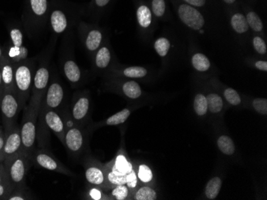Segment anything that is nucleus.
I'll use <instances>...</instances> for the list:
<instances>
[{
	"label": "nucleus",
	"instance_id": "nucleus-17",
	"mask_svg": "<svg viewBox=\"0 0 267 200\" xmlns=\"http://www.w3.org/2000/svg\"><path fill=\"white\" fill-rule=\"evenodd\" d=\"M132 170H133V167L132 163L128 161L124 155H119L115 159V163L111 172H113L116 175L123 176L132 172Z\"/></svg>",
	"mask_w": 267,
	"mask_h": 200
},
{
	"label": "nucleus",
	"instance_id": "nucleus-20",
	"mask_svg": "<svg viewBox=\"0 0 267 200\" xmlns=\"http://www.w3.org/2000/svg\"><path fill=\"white\" fill-rule=\"evenodd\" d=\"M103 39V35L100 31L97 30H93L88 33V35L86 39V47L90 51H95L99 46Z\"/></svg>",
	"mask_w": 267,
	"mask_h": 200
},
{
	"label": "nucleus",
	"instance_id": "nucleus-43",
	"mask_svg": "<svg viewBox=\"0 0 267 200\" xmlns=\"http://www.w3.org/2000/svg\"><path fill=\"white\" fill-rule=\"evenodd\" d=\"M137 183H138L137 176H136L134 170L133 169L132 172L128 173V181H127L126 185H128L129 188H135V187L137 186Z\"/></svg>",
	"mask_w": 267,
	"mask_h": 200
},
{
	"label": "nucleus",
	"instance_id": "nucleus-27",
	"mask_svg": "<svg viewBox=\"0 0 267 200\" xmlns=\"http://www.w3.org/2000/svg\"><path fill=\"white\" fill-rule=\"evenodd\" d=\"M218 146L221 151L226 155H232L235 150L234 142L227 136H221L218 138Z\"/></svg>",
	"mask_w": 267,
	"mask_h": 200
},
{
	"label": "nucleus",
	"instance_id": "nucleus-31",
	"mask_svg": "<svg viewBox=\"0 0 267 200\" xmlns=\"http://www.w3.org/2000/svg\"><path fill=\"white\" fill-rule=\"evenodd\" d=\"M246 18H247L249 27H251V28L253 29L254 31H257V32L263 31V22L256 13L254 12V11H250Z\"/></svg>",
	"mask_w": 267,
	"mask_h": 200
},
{
	"label": "nucleus",
	"instance_id": "nucleus-29",
	"mask_svg": "<svg viewBox=\"0 0 267 200\" xmlns=\"http://www.w3.org/2000/svg\"><path fill=\"white\" fill-rule=\"evenodd\" d=\"M30 6L33 14L36 16H43L48 9L47 0H30Z\"/></svg>",
	"mask_w": 267,
	"mask_h": 200
},
{
	"label": "nucleus",
	"instance_id": "nucleus-18",
	"mask_svg": "<svg viewBox=\"0 0 267 200\" xmlns=\"http://www.w3.org/2000/svg\"><path fill=\"white\" fill-rule=\"evenodd\" d=\"M137 19H138V24L140 27L143 28H147L150 27L152 21V14L150 11V8L145 5H141L138 6L137 10Z\"/></svg>",
	"mask_w": 267,
	"mask_h": 200
},
{
	"label": "nucleus",
	"instance_id": "nucleus-35",
	"mask_svg": "<svg viewBox=\"0 0 267 200\" xmlns=\"http://www.w3.org/2000/svg\"><path fill=\"white\" fill-rule=\"evenodd\" d=\"M138 176L139 180L143 183H149L153 179V173L147 165L142 164L138 168Z\"/></svg>",
	"mask_w": 267,
	"mask_h": 200
},
{
	"label": "nucleus",
	"instance_id": "nucleus-38",
	"mask_svg": "<svg viewBox=\"0 0 267 200\" xmlns=\"http://www.w3.org/2000/svg\"><path fill=\"white\" fill-rule=\"evenodd\" d=\"M152 10L155 16L162 17L166 11L164 0H152Z\"/></svg>",
	"mask_w": 267,
	"mask_h": 200
},
{
	"label": "nucleus",
	"instance_id": "nucleus-46",
	"mask_svg": "<svg viewBox=\"0 0 267 200\" xmlns=\"http://www.w3.org/2000/svg\"><path fill=\"white\" fill-rule=\"evenodd\" d=\"M255 67L263 71H267V62L265 61H259L255 63Z\"/></svg>",
	"mask_w": 267,
	"mask_h": 200
},
{
	"label": "nucleus",
	"instance_id": "nucleus-45",
	"mask_svg": "<svg viewBox=\"0 0 267 200\" xmlns=\"http://www.w3.org/2000/svg\"><path fill=\"white\" fill-rule=\"evenodd\" d=\"M187 4L192 6H203L205 4V0H184Z\"/></svg>",
	"mask_w": 267,
	"mask_h": 200
},
{
	"label": "nucleus",
	"instance_id": "nucleus-2",
	"mask_svg": "<svg viewBox=\"0 0 267 200\" xmlns=\"http://www.w3.org/2000/svg\"><path fill=\"white\" fill-rule=\"evenodd\" d=\"M30 159L28 155L20 151L2 161L6 177L12 188V192H22L24 189Z\"/></svg>",
	"mask_w": 267,
	"mask_h": 200
},
{
	"label": "nucleus",
	"instance_id": "nucleus-8",
	"mask_svg": "<svg viewBox=\"0 0 267 200\" xmlns=\"http://www.w3.org/2000/svg\"><path fill=\"white\" fill-rule=\"evenodd\" d=\"M64 99V90L59 82H53L46 91L42 100L41 107L45 109H57Z\"/></svg>",
	"mask_w": 267,
	"mask_h": 200
},
{
	"label": "nucleus",
	"instance_id": "nucleus-10",
	"mask_svg": "<svg viewBox=\"0 0 267 200\" xmlns=\"http://www.w3.org/2000/svg\"><path fill=\"white\" fill-rule=\"evenodd\" d=\"M32 155H33L34 161L40 168L49 170V171H56L61 173L68 174V175L70 174L64 165H62L60 162L56 160L51 154L48 153L47 151L40 150L32 154Z\"/></svg>",
	"mask_w": 267,
	"mask_h": 200
},
{
	"label": "nucleus",
	"instance_id": "nucleus-6",
	"mask_svg": "<svg viewBox=\"0 0 267 200\" xmlns=\"http://www.w3.org/2000/svg\"><path fill=\"white\" fill-rule=\"evenodd\" d=\"M20 151H23V149L19 128L14 125L10 129H5V141L2 151V162Z\"/></svg>",
	"mask_w": 267,
	"mask_h": 200
},
{
	"label": "nucleus",
	"instance_id": "nucleus-25",
	"mask_svg": "<svg viewBox=\"0 0 267 200\" xmlns=\"http://www.w3.org/2000/svg\"><path fill=\"white\" fill-rule=\"evenodd\" d=\"M111 61V52L107 47H102L99 50L95 57V63L100 69H104L109 65Z\"/></svg>",
	"mask_w": 267,
	"mask_h": 200
},
{
	"label": "nucleus",
	"instance_id": "nucleus-48",
	"mask_svg": "<svg viewBox=\"0 0 267 200\" xmlns=\"http://www.w3.org/2000/svg\"><path fill=\"white\" fill-rule=\"evenodd\" d=\"M111 0H95V4L99 7H103L109 3Z\"/></svg>",
	"mask_w": 267,
	"mask_h": 200
},
{
	"label": "nucleus",
	"instance_id": "nucleus-12",
	"mask_svg": "<svg viewBox=\"0 0 267 200\" xmlns=\"http://www.w3.org/2000/svg\"><path fill=\"white\" fill-rule=\"evenodd\" d=\"M14 69L15 64L3 54L2 59L0 60V70L2 75V84L4 90H14Z\"/></svg>",
	"mask_w": 267,
	"mask_h": 200
},
{
	"label": "nucleus",
	"instance_id": "nucleus-34",
	"mask_svg": "<svg viewBox=\"0 0 267 200\" xmlns=\"http://www.w3.org/2000/svg\"><path fill=\"white\" fill-rule=\"evenodd\" d=\"M156 192L149 187H142L135 194L137 200H156Z\"/></svg>",
	"mask_w": 267,
	"mask_h": 200
},
{
	"label": "nucleus",
	"instance_id": "nucleus-41",
	"mask_svg": "<svg viewBox=\"0 0 267 200\" xmlns=\"http://www.w3.org/2000/svg\"><path fill=\"white\" fill-rule=\"evenodd\" d=\"M253 44L256 51L261 54H265L267 53V45L263 39L260 37H255L253 40Z\"/></svg>",
	"mask_w": 267,
	"mask_h": 200
},
{
	"label": "nucleus",
	"instance_id": "nucleus-19",
	"mask_svg": "<svg viewBox=\"0 0 267 200\" xmlns=\"http://www.w3.org/2000/svg\"><path fill=\"white\" fill-rule=\"evenodd\" d=\"M231 26L234 31L239 34L247 32L248 31L249 25L247 18L241 13H236L233 15L230 20Z\"/></svg>",
	"mask_w": 267,
	"mask_h": 200
},
{
	"label": "nucleus",
	"instance_id": "nucleus-7",
	"mask_svg": "<svg viewBox=\"0 0 267 200\" xmlns=\"http://www.w3.org/2000/svg\"><path fill=\"white\" fill-rule=\"evenodd\" d=\"M178 14L179 19H181L184 24L196 31L202 28L205 24V19L202 14L191 5H180L178 8Z\"/></svg>",
	"mask_w": 267,
	"mask_h": 200
},
{
	"label": "nucleus",
	"instance_id": "nucleus-32",
	"mask_svg": "<svg viewBox=\"0 0 267 200\" xmlns=\"http://www.w3.org/2000/svg\"><path fill=\"white\" fill-rule=\"evenodd\" d=\"M170 47H171V43L166 38H160V39H157L154 43V49L156 50L158 55L161 56V57H165L167 55Z\"/></svg>",
	"mask_w": 267,
	"mask_h": 200
},
{
	"label": "nucleus",
	"instance_id": "nucleus-5",
	"mask_svg": "<svg viewBox=\"0 0 267 200\" xmlns=\"http://www.w3.org/2000/svg\"><path fill=\"white\" fill-rule=\"evenodd\" d=\"M10 37L12 45L9 47L5 55L14 63L22 62L27 56V50L23 46V33L19 29L13 28L10 30Z\"/></svg>",
	"mask_w": 267,
	"mask_h": 200
},
{
	"label": "nucleus",
	"instance_id": "nucleus-51",
	"mask_svg": "<svg viewBox=\"0 0 267 200\" xmlns=\"http://www.w3.org/2000/svg\"><path fill=\"white\" fill-rule=\"evenodd\" d=\"M3 57V51H2V48L0 47V60L2 59Z\"/></svg>",
	"mask_w": 267,
	"mask_h": 200
},
{
	"label": "nucleus",
	"instance_id": "nucleus-44",
	"mask_svg": "<svg viewBox=\"0 0 267 200\" xmlns=\"http://www.w3.org/2000/svg\"><path fill=\"white\" fill-rule=\"evenodd\" d=\"M5 133L2 128H0V162H2V151L4 146Z\"/></svg>",
	"mask_w": 267,
	"mask_h": 200
},
{
	"label": "nucleus",
	"instance_id": "nucleus-47",
	"mask_svg": "<svg viewBox=\"0 0 267 200\" xmlns=\"http://www.w3.org/2000/svg\"><path fill=\"white\" fill-rule=\"evenodd\" d=\"M90 195H91V197L93 200H99L101 199V192L97 189H92L90 192Z\"/></svg>",
	"mask_w": 267,
	"mask_h": 200
},
{
	"label": "nucleus",
	"instance_id": "nucleus-1",
	"mask_svg": "<svg viewBox=\"0 0 267 200\" xmlns=\"http://www.w3.org/2000/svg\"><path fill=\"white\" fill-rule=\"evenodd\" d=\"M43 96L32 94L30 102L24 108L23 118L21 121L19 131L22 140V149L31 159L34 153L36 137H37L38 118Z\"/></svg>",
	"mask_w": 267,
	"mask_h": 200
},
{
	"label": "nucleus",
	"instance_id": "nucleus-16",
	"mask_svg": "<svg viewBox=\"0 0 267 200\" xmlns=\"http://www.w3.org/2000/svg\"><path fill=\"white\" fill-rule=\"evenodd\" d=\"M64 74L69 82L77 83L81 78L80 69L76 62L72 60H67L64 65Z\"/></svg>",
	"mask_w": 267,
	"mask_h": 200
},
{
	"label": "nucleus",
	"instance_id": "nucleus-49",
	"mask_svg": "<svg viewBox=\"0 0 267 200\" xmlns=\"http://www.w3.org/2000/svg\"><path fill=\"white\" fill-rule=\"evenodd\" d=\"M3 90H4V87H3V84H2V75H1V70H0V98L2 96Z\"/></svg>",
	"mask_w": 267,
	"mask_h": 200
},
{
	"label": "nucleus",
	"instance_id": "nucleus-37",
	"mask_svg": "<svg viewBox=\"0 0 267 200\" xmlns=\"http://www.w3.org/2000/svg\"><path fill=\"white\" fill-rule=\"evenodd\" d=\"M224 96L226 100L233 105H238L241 103L240 97L234 89L230 88L225 90Z\"/></svg>",
	"mask_w": 267,
	"mask_h": 200
},
{
	"label": "nucleus",
	"instance_id": "nucleus-39",
	"mask_svg": "<svg viewBox=\"0 0 267 200\" xmlns=\"http://www.w3.org/2000/svg\"><path fill=\"white\" fill-rule=\"evenodd\" d=\"M253 106L255 110L260 114L267 113V100L265 98H256L253 101Z\"/></svg>",
	"mask_w": 267,
	"mask_h": 200
},
{
	"label": "nucleus",
	"instance_id": "nucleus-3",
	"mask_svg": "<svg viewBox=\"0 0 267 200\" xmlns=\"http://www.w3.org/2000/svg\"><path fill=\"white\" fill-rule=\"evenodd\" d=\"M23 108L20 98L14 90H3L0 98V111L5 129H10L15 125L18 115Z\"/></svg>",
	"mask_w": 267,
	"mask_h": 200
},
{
	"label": "nucleus",
	"instance_id": "nucleus-4",
	"mask_svg": "<svg viewBox=\"0 0 267 200\" xmlns=\"http://www.w3.org/2000/svg\"><path fill=\"white\" fill-rule=\"evenodd\" d=\"M32 82L31 65L26 61L15 64L14 69V90L25 107L31 93Z\"/></svg>",
	"mask_w": 267,
	"mask_h": 200
},
{
	"label": "nucleus",
	"instance_id": "nucleus-42",
	"mask_svg": "<svg viewBox=\"0 0 267 200\" xmlns=\"http://www.w3.org/2000/svg\"><path fill=\"white\" fill-rule=\"evenodd\" d=\"M12 192V188L10 184H0V200H6Z\"/></svg>",
	"mask_w": 267,
	"mask_h": 200
},
{
	"label": "nucleus",
	"instance_id": "nucleus-28",
	"mask_svg": "<svg viewBox=\"0 0 267 200\" xmlns=\"http://www.w3.org/2000/svg\"><path fill=\"white\" fill-rule=\"evenodd\" d=\"M131 112L128 108H124L120 112L115 113L113 116H110L107 120V125H118L125 122L129 117Z\"/></svg>",
	"mask_w": 267,
	"mask_h": 200
},
{
	"label": "nucleus",
	"instance_id": "nucleus-33",
	"mask_svg": "<svg viewBox=\"0 0 267 200\" xmlns=\"http://www.w3.org/2000/svg\"><path fill=\"white\" fill-rule=\"evenodd\" d=\"M124 74L127 78H143L147 74V70L140 66H132L124 70Z\"/></svg>",
	"mask_w": 267,
	"mask_h": 200
},
{
	"label": "nucleus",
	"instance_id": "nucleus-26",
	"mask_svg": "<svg viewBox=\"0 0 267 200\" xmlns=\"http://www.w3.org/2000/svg\"><path fill=\"white\" fill-rule=\"evenodd\" d=\"M208 109L213 113H218L222 110L223 106V101L221 97L218 94H211L206 97Z\"/></svg>",
	"mask_w": 267,
	"mask_h": 200
},
{
	"label": "nucleus",
	"instance_id": "nucleus-21",
	"mask_svg": "<svg viewBox=\"0 0 267 200\" xmlns=\"http://www.w3.org/2000/svg\"><path fill=\"white\" fill-rule=\"evenodd\" d=\"M85 176L89 183L95 185H101L104 182V174L96 167L89 168L86 170Z\"/></svg>",
	"mask_w": 267,
	"mask_h": 200
},
{
	"label": "nucleus",
	"instance_id": "nucleus-11",
	"mask_svg": "<svg viewBox=\"0 0 267 200\" xmlns=\"http://www.w3.org/2000/svg\"><path fill=\"white\" fill-rule=\"evenodd\" d=\"M63 143L72 153H77L80 151L83 145V135L80 129L78 128L67 129Z\"/></svg>",
	"mask_w": 267,
	"mask_h": 200
},
{
	"label": "nucleus",
	"instance_id": "nucleus-23",
	"mask_svg": "<svg viewBox=\"0 0 267 200\" xmlns=\"http://www.w3.org/2000/svg\"><path fill=\"white\" fill-rule=\"evenodd\" d=\"M192 65L198 71L204 72L209 70L210 67V62L206 56L202 53H196L192 57Z\"/></svg>",
	"mask_w": 267,
	"mask_h": 200
},
{
	"label": "nucleus",
	"instance_id": "nucleus-50",
	"mask_svg": "<svg viewBox=\"0 0 267 200\" xmlns=\"http://www.w3.org/2000/svg\"><path fill=\"white\" fill-rule=\"evenodd\" d=\"M223 1L226 3H228V4H231V3H234L236 0H223Z\"/></svg>",
	"mask_w": 267,
	"mask_h": 200
},
{
	"label": "nucleus",
	"instance_id": "nucleus-24",
	"mask_svg": "<svg viewBox=\"0 0 267 200\" xmlns=\"http://www.w3.org/2000/svg\"><path fill=\"white\" fill-rule=\"evenodd\" d=\"M123 91H124L126 96L132 98V99L139 98L142 94V90H141L139 85L133 81L126 82L125 84L123 86Z\"/></svg>",
	"mask_w": 267,
	"mask_h": 200
},
{
	"label": "nucleus",
	"instance_id": "nucleus-30",
	"mask_svg": "<svg viewBox=\"0 0 267 200\" xmlns=\"http://www.w3.org/2000/svg\"><path fill=\"white\" fill-rule=\"evenodd\" d=\"M194 107L196 113L200 116H203L208 110L207 101L206 98L202 94H198L195 98Z\"/></svg>",
	"mask_w": 267,
	"mask_h": 200
},
{
	"label": "nucleus",
	"instance_id": "nucleus-22",
	"mask_svg": "<svg viewBox=\"0 0 267 200\" xmlns=\"http://www.w3.org/2000/svg\"><path fill=\"white\" fill-rule=\"evenodd\" d=\"M222 186V180L220 178L214 177L208 182L205 188V196L210 200H214L218 196Z\"/></svg>",
	"mask_w": 267,
	"mask_h": 200
},
{
	"label": "nucleus",
	"instance_id": "nucleus-40",
	"mask_svg": "<svg viewBox=\"0 0 267 200\" xmlns=\"http://www.w3.org/2000/svg\"><path fill=\"white\" fill-rule=\"evenodd\" d=\"M128 187L125 185H117L112 192V195L115 196L116 200H124L128 198Z\"/></svg>",
	"mask_w": 267,
	"mask_h": 200
},
{
	"label": "nucleus",
	"instance_id": "nucleus-9",
	"mask_svg": "<svg viewBox=\"0 0 267 200\" xmlns=\"http://www.w3.org/2000/svg\"><path fill=\"white\" fill-rule=\"evenodd\" d=\"M40 111L43 112V120L46 125L60 138V141L64 142L67 129L61 116L54 109H45L40 107Z\"/></svg>",
	"mask_w": 267,
	"mask_h": 200
},
{
	"label": "nucleus",
	"instance_id": "nucleus-15",
	"mask_svg": "<svg viewBox=\"0 0 267 200\" xmlns=\"http://www.w3.org/2000/svg\"><path fill=\"white\" fill-rule=\"evenodd\" d=\"M51 23L54 31L57 34H60L66 30L67 27V19L65 14L61 10H54L51 15Z\"/></svg>",
	"mask_w": 267,
	"mask_h": 200
},
{
	"label": "nucleus",
	"instance_id": "nucleus-13",
	"mask_svg": "<svg viewBox=\"0 0 267 200\" xmlns=\"http://www.w3.org/2000/svg\"><path fill=\"white\" fill-rule=\"evenodd\" d=\"M49 78V70L45 66L39 68L34 76L32 94L44 97L48 90Z\"/></svg>",
	"mask_w": 267,
	"mask_h": 200
},
{
	"label": "nucleus",
	"instance_id": "nucleus-14",
	"mask_svg": "<svg viewBox=\"0 0 267 200\" xmlns=\"http://www.w3.org/2000/svg\"><path fill=\"white\" fill-rule=\"evenodd\" d=\"M90 106L88 98L82 97L78 98L71 108V116L75 121H80L87 115Z\"/></svg>",
	"mask_w": 267,
	"mask_h": 200
},
{
	"label": "nucleus",
	"instance_id": "nucleus-36",
	"mask_svg": "<svg viewBox=\"0 0 267 200\" xmlns=\"http://www.w3.org/2000/svg\"><path fill=\"white\" fill-rule=\"evenodd\" d=\"M130 173V172H129ZM128 174L120 176L116 175L113 172H108L107 174V180H109L111 184H114L115 186L117 185H126L127 181H128Z\"/></svg>",
	"mask_w": 267,
	"mask_h": 200
}]
</instances>
